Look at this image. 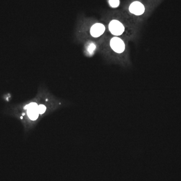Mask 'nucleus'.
I'll return each instance as SVG.
<instances>
[{
    "mask_svg": "<svg viewBox=\"0 0 181 181\" xmlns=\"http://www.w3.org/2000/svg\"><path fill=\"white\" fill-rule=\"evenodd\" d=\"M28 115L31 120H35L37 119L39 113H38L37 109L36 110H27Z\"/></svg>",
    "mask_w": 181,
    "mask_h": 181,
    "instance_id": "obj_5",
    "label": "nucleus"
},
{
    "mask_svg": "<svg viewBox=\"0 0 181 181\" xmlns=\"http://www.w3.org/2000/svg\"><path fill=\"white\" fill-rule=\"evenodd\" d=\"M109 30L112 34L120 36L122 34L125 30L123 25L118 20H113L109 24Z\"/></svg>",
    "mask_w": 181,
    "mask_h": 181,
    "instance_id": "obj_1",
    "label": "nucleus"
},
{
    "mask_svg": "<svg viewBox=\"0 0 181 181\" xmlns=\"http://www.w3.org/2000/svg\"><path fill=\"white\" fill-rule=\"evenodd\" d=\"M110 45L112 50L118 53H122L125 50V43L121 38L117 37H113L111 39Z\"/></svg>",
    "mask_w": 181,
    "mask_h": 181,
    "instance_id": "obj_2",
    "label": "nucleus"
},
{
    "mask_svg": "<svg viewBox=\"0 0 181 181\" xmlns=\"http://www.w3.org/2000/svg\"><path fill=\"white\" fill-rule=\"evenodd\" d=\"M46 110V107L43 105H40L37 108V111L39 114H43Z\"/></svg>",
    "mask_w": 181,
    "mask_h": 181,
    "instance_id": "obj_8",
    "label": "nucleus"
},
{
    "mask_svg": "<svg viewBox=\"0 0 181 181\" xmlns=\"http://www.w3.org/2000/svg\"><path fill=\"white\" fill-rule=\"evenodd\" d=\"M129 10L132 14L139 16L144 13L145 7L141 2L135 1L131 4L129 8Z\"/></svg>",
    "mask_w": 181,
    "mask_h": 181,
    "instance_id": "obj_3",
    "label": "nucleus"
},
{
    "mask_svg": "<svg viewBox=\"0 0 181 181\" xmlns=\"http://www.w3.org/2000/svg\"><path fill=\"white\" fill-rule=\"evenodd\" d=\"M95 45H94V43H91L88 47V51L90 54H92L93 53H94V50H95Z\"/></svg>",
    "mask_w": 181,
    "mask_h": 181,
    "instance_id": "obj_9",
    "label": "nucleus"
},
{
    "mask_svg": "<svg viewBox=\"0 0 181 181\" xmlns=\"http://www.w3.org/2000/svg\"><path fill=\"white\" fill-rule=\"evenodd\" d=\"M109 3L112 8H117L120 4L119 0H109Z\"/></svg>",
    "mask_w": 181,
    "mask_h": 181,
    "instance_id": "obj_7",
    "label": "nucleus"
},
{
    "mask_svg": "<svg viewBox=\"0 0 181 181\" xmlns=\"http://www.w3.org/2000/svg\"><path fill=\"white\" fill-rule=\"evenodd\" d=\"M38 106L36 103H31L30 104H28L25 107V109L27 110H36L37 109Z\"/></svg>",
    "mask_w": 181,
    "mask_h": 181,
    "instance_id": "obj_6",
    "label": "nucleus"
},
{
    "mask_svg": "<svg viewBox=\"0 0 181 181\" xmlns=\"http://www.w3.org/2000/svg\"><path fill=\"white\" fill-rule=\"evenodd\" d=\"M105 31V27L101 23H96L91 27L90 35L94 37H98L101 36Z\"/></svg>",
    "mask_w": 181,
    "mask_h": 181,
    "instance_id": "obj_4",
    "label": "nucleus"
}]
</instances>
